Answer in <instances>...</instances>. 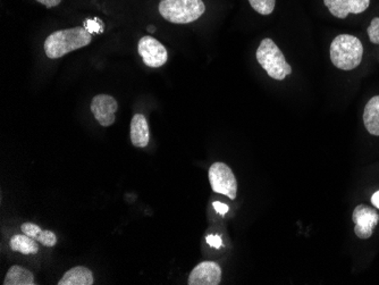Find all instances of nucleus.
Instances as JSON below:
<instances>
[{"mask_svg": "<svg viewBox=\"0 0 379 285\" xmlns=\"http://www.w3.org/2000/svg\"><path fill=\"white\" fill-rule=\"evenodd\" d=\"M91 33L86 27H73L56 31L46 39L45 51L51 60L65 56L71 51L86 47L91 42Z\"/></svg>", "mask_w": 379, "mask_h": 285, "instance_id": "f257e3e1", "label": "nucleus"}, {"mask_svg": "<svg viewBox=\"0 0 379 285\" xmlns=\"http://www.w3.org/2000/svg\"><path fill=\"white\" fill-rule=\"evenodd\" d=\"M329 54L335 67L352 71L361 64L364 46L357 37L341 34L333 40Z\"/></svg>", "mask_w": 379, "mask_h": 285, "instance_id": "f03ea898", "label": "nucleus"}, {"mask_svg": "<svg viewBox=\"0 0 379 285\" xmlns=\"http://www.w3.org/2000/svg\"><path fill=\"white\" fill-rule=\"evenodd\" d=\"M205 12L202 0H160L159 3L160 15L171 23H192Z\"/></svg>", "mask_w": 379, "mask_h": 285, "instance_id": "7ed1b4c3", "label": "nucleus"}, {"mask_svg": "<svg viewBox=\"0 0 379 285\" xmlns=\"http://www.w3.org/2000/svg\"><path fill=\"white\" fill-rule=\"evenodd\" d=\"M255 56L259 65L274 80L283 81L285 77L292 74V67L272 39L266 38L260 42Z\"/></svg>", "mask_w": 379, "mask_h": 285, "instance_id": "20e7f679", "label": "nucleus"}, {"mask_svg": "<svg viewBox=\"0 0 379 285\" xmlns=\"http://www.w3.org/2000/svg\"><path fill=\"white\" fill-rule=\"evenodd\" d=\"M209 182L213 192L225 194L232 200L237 198V178L226 164L215 163L211 165L209 168Z\"/></svg>", "mask_w": 379, "mask_h": 285, "instance_id": "39448f33", "label": "nucleus"}, {"mask_svg": "<svg viewBox=\"0 0 379 285\" xmlns=\"http://www.w3.org/2000/svg\"><path fill=\"white\" fill-rule=\"evenodd\" d=\"M138 51L140 56L142 57L145 65L154 69L165 65L168 60L166 48L152 37H143L140 39Z\"/></svg>", "mask_w": 379, "mask_h": 285, "instance_id": "423d86ee", "label": "nucleus"}, {"mask_svg": "<svg viewBox=\"0 0 379 285\" xmlns=\"http://www.w3.org/2000/svg\"><path fill=\"white\" fill-rule=\"evenodd\" d=\"M352 220L356 224L354 233L357 237L366 240L371 238L373 230L379 223V215L376 209L369 206L359 205L353 211Z\"/></svg>", "mask_w": 379, "mask_h": 285, "instance_id": "0eeeda50", "label": "nucleus"}, {"mask_svg": "<svg viewBox=\"0 0 379 285\" xmlns=\"http://www.w3.org/2000/svg\"><path fill=\"white\" fill-rule=\"evenodd\" d=\"M119 108L117 101L109 95H98L92 99L91 112L101 126H110L115 123V114Z\"/></svg>", "mask_w": 379, "mask_h": 285, "instance_id": "6e6552de", "label": "nucleus"}, {"mask_svg": "<svg viewBox=\"0 0 379 285\" xmlns=\"http://www.w3.org/2000/svg\"><path fill=\"white\" fill-rule=\"evenodd\" d=\"M222 281V268L213 262H204L197 265L190 274L189 285H218Z\"/></svg>", "mask_w": 379, "mask_h": 285, "instance_id": "1a4fd4ad", "label": "nucleus"}, {"mask_svg": "<svg viewBox=\"0 0 379 285\" xmlns=\"http://www.w3.org/2000/svg\"><path fill=\"white\" fill-rule=\"evenodd\" d=\"M325 6L335 18H347L349 14H361L371 5V0H324Z\"/></svg>", "mask_w": 379, "mask_h": 285, "instance_id": "9d476101", "label": "nucleus"}, {"mask_svg": "<svg viewBox=\"0 0 379 285\" xmlns=\"http://www.w3.org/2000/svg\"><path fill=\"white\" fill-rule=\"evenodd\" d=\"M131 141L134 147L145 148L150 141L149 125L142 114H135L131 121Z\"/></svg>", "mask_w": 379, "mask_h": 285, "instance_id": "9b49d317", "label": "nucleus"}, {"mask_svg": "<svg viewBox=\"0 0 379 285\" xmlns=\"http://www.w3.org/2000/svg\"><path fill=\"white\" fill-rule=\"evenodd\" d=\"M93 284V275L89 268L77 266L67 270L60 279L58 285H91Z\"/></svg>", "mask_w": 379, "mask_h": 285, "instance_id": "f8f14e48", "label": "nucleus"}, {"mask_svg": "<svg viewBox=\"0 0 379 285\" xmlns=\"http://www.w3.org/2000/svg\"><path fill=\"white\" fill-rule=\"evenodd\" d=\"M364 123L369 133L379 137V95L373 97L366 105Z\"/></svg>", "mask_w": 379, "mask_h": 285, "instance_id": "ddd939ff", "label": "nucleus"}, {"mask_svg": "<svg viewBox=\"0 0 379 285\" xmlns=\"http://www.w3.org/2000/svg\"><path fill=\"white\" fill-rule=\"evenodd\" d=\"M22 232L24 234L29 235L46 247H53L57 244V237L53 232L42 231L38 225L33 223H25L22 225Z\"/></svg>", "mask_w": 379, "mask_h": 285, "instance_id": "4468645a", "label": "nucleus"}, {"mask_svg": "<svg viewBox=\"0 0 379 285\" xmlns=\"http://www.w3.org/2000/svg\"><path fill=\"white\" fill-rule=\"evenodd\" d=\"M5 285H34V277L30 270L21 266H12L4 279Z\"/></svg>", "mask_w": 379, "mask_h": 285, "instance_id": "2eb2a0df", "label": "nucleus"}, {"mask_svg": "<svg viewBox=\"0 0 379 285\" xmlns=\"http://www.w3.org/2000/svg\"><path fill=\"white\" fill-rule=\"evenodd\" d=\"M11 249L15 253L23 255H36L39 251V246L34 239L30 238L27 234H16L11 239Z\"/></svg>", "mask_w": 379, "mask_h": 285, "instance_id": "dca6fc26", "label": "nucleus"}, {"mask_svg": "<svg viewBox=\"0 0 379 285\" xmlns=\"http://www.w3.org/2000/svg\"><path fill=\"white\" fill-rule=\"evenodd\" d=\"M252 8L261 15H270L275 9L276 0H248Z\"/></svg>", "mask_w": 379, "mask_h": 285, "instance_id": "f3484780", "label": "nucleus"}, {"mask_svg": "<svg viewBox=\"0 0 379 285\" xmlns=\"http://www.w3.org/2000/svg\"><path fill=\"white\" fill-rule=\"evenodd\" d=\"M368 37L375 45H379V18H373L367 29Z\"/></svg>", "mask_w": 379, "mask_h": 285, "instance_id": "a211bd4d", "label": "nucleus"}, {"mask_svg": "<svg viewBox=\"0 0 379 285\" xmlns=\"http://www.w3.org/2000/svg\"><path fill=\"white\" fill-rule=\"evenodd\" d=\"M84 27H86V30L89 31L90 33L102 32V31H104V24L101 23L99 18H95V21L86 20V21L84 22Z\"/></svg>", "mask_w": 379, "mask_h": 285, "instance_id": "6ab92c4d", "label": "nucleus"}, {"mask_svg": "<svg viewBox=\"0 0 379 285\" xmlns=\"http://www.w3.org/2000/svg\"><path fill=\"white\" fill-rule=\"evenodd\" d=\"M206 241H207V244H209L211 247L216 248V249H220V248H222V241L218 235H208L207 238H206Z\"/></svg>", "mask_w": 379, "mask_h": 285, "instance_id": "aec40b11", "label": "nucleus"}, {"mask_svg": "<svg viewBox=\"0 0 379 285\" xmlns=\"http://www.w3.org/2000/svg\"><path fill=\"white\" fill-rule=\"evenodd\" d=\"M213 208L216 209L217 213L220 215H225L228 213V206L222 202L215 201L213 204Z\"/></svg>", "mask_w": 379, "mask_h": 285, "instance_id": "412c9836", "label": "nucleus"}, {"mask_svg": "<svg viewBox=\"0 0 379 285\" xmlns=\"http://www.w3.org/2000/svg\"><path fill=\"white\" fill-rule=\"evenodd\" d=\"M36 1L42 4L47 8H53V7L58 6L62 3V0H36Z\"/></svg>", "mask_w": 379, "mask_h": 285, "instance_id": "4be33fe9", "label": "nucleus"}, {"mask_svg": "<svg viewBox=\"0 0 379 285\" xmlns=\"http://www.w3.org/2000/svg\"><path fill=\"white\" fill-rule=\"evenodd\" d=\"M371 204H373L377 209H379V190L373 193L371 197Z\"/></svg>", "mask_w": 379, "mask_h": 285, "instance_id": "5701e85b", "label": "nucleus"}, {"mask_svg": "<svg viewBox=\"0 0 379 285\" xmlns=\"http://www.w3.org/2000/svg\"><path fill=\"white\" fill-rule=\"evenodd\" d=\"M148 31L149 32H154V27H149Z\"/></svg>", "mask_w": 379, "mask_h": 285, "instance_id": "b1692460", "label": "nucleus"}]
</instances>
